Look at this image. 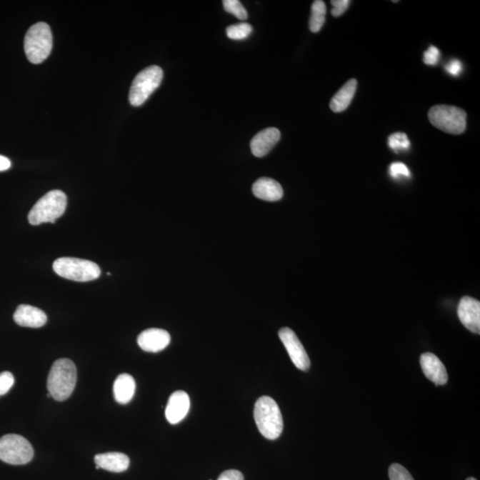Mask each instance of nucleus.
<instances>
[{
  "instance_id": "obj_17",
  "label": "nucleus",
  "mask_w": 480,
  "mask_h": 480,
  "mask_svg": "<svg viewBox=\"0 0 480 480\" xmlns=\"http://www.w3.org/2000/svg\"><path fill=\"white\" fill-rule=\"evenodd\" d=\"M96 466L111 472H123L129 467L130 460L125 454L111 452L94 456Z\"/></svg>"
},
{
  "instance_id": "obj_1",
  "label": "nucleus",
  "mask_w": 480,
  "mask_h": 480,
  "mask_svg": "<svg viewBox=\"0 0 480 480\" xmlns=\"http://www.w3.org/2000/svg\"><path fill=\"white\" fill-rule=\"evenodd\" d=\"M77 384V369L71 359H61L54 363L47 378L51 397L64 401L71 397Z\"/></svg>"
},
{
  "instance_id": "obj_24",
  "label": "nucleus",
  "mask_w": 480,
  "mask_h": 480,
  "mask_svg": "<svg viewBox=\"0 0 480 480\" xmlns=\"http://www.w3.org/2000/svg\"><path fill=\"white\" fill-rule=\"evenodd\" d=\"M389 477L390 480H414L409 471L399 464H394L389 469Z\"/></svg>"
},
{
  "instance_id": "obj_18",
  "label": "nucleus",
  "mask_w": 480,
  "mask_h": 480,
  "mask_svg": "<svg viewBox=\"0 0 480 480\" xmlns=\"http://www.w3.org/2000/svg\"><path fill=\"white\" fill-rule=\"evenodd\" d=\"M358 81L352 79L345 84L338 92L334 94L332 100L330 101V108L334 112L339 114L343 112L350 106L352 99L357 90Z\"/></svg>"
},
{
  "instance_id": "obj_2",
  "label": "nucleus",
  "mask_w": 480,
  "mask_h": 480,
  "mask_svg": "<svg viewBox=\"0 0 480 480\" xmlns=\"http://www.w3.org/2000/svg\"><path fill=\"white\" fill-rule=\"evenodd\" d=\"M258 430L264 438L277 439L284 428L283 417L278 404L268 396L257 399L254 409Z\"/></svg>"
},
{
  "instance_id": "obj_8",
  "label": "nucleus",
  "mask_w": 480,
  "mask_h": 480,
  "mask_svg": "<svg viewBox=\"0 0 480 480\" xmlns=\"http://www.w3.org/2000/svg\"><path fill=\"white\" fill-rule=\"evenodd\" d=\"M34 456V447L23 436L7 434L0 438V460L12 465H24Z\"/></svg>"
},
{
  "instance_id": "obj_21",
  "label": "nucleus",
  "mask_w": 480,
  "mask_h": 480,
  "mask_svg": "<svg viewBox=\"0 0 480 480\" xmlns=\"http://www.w3.org/2000/svg\"><path fill=\"white\" fill-rule=\"evenodd\" d=\"M253 28L249 24H239L231 25L226 30L229 39L234 40H242L249 38L252 34Z\"/></svg>"
},
{
  "instance_id": "obj_10",
  "label": "nucleus",
  "mask_w": 480,
  "mask_h": 480,
  "mask_svg": "<svg viewBox=\"0 0 480 480\" xmlns=\"http://www.w3.org/2000/svg\"><path fill=\"white\" fill-rule=\"evenodd\" d=\"M458 317L463 325L472 333H480V303L470 296L461 298L458 305Z\"/></svg>"
},
{
  "instance_id": "obj_23",
  "label": "nucleus",
  "mask_w": 480,
  "mask_h": 480,
  "mask_svg": "<svg viewBox=\"0 0 480 480\" xmlns=\"http://www.w3.org/2000/svg\"><path fill=\"white\" fill-rule=\"evenodd\" d=\"M224 7L226 12L234 14L239 20H246L249 14L239 0H224Z\"/></svg>"
},
{
  "instance_id": "obj_16",
  "label": "nucleus",
  "mask_w": 480,
  "mask_h": 480,
  "mask_svg": "<svg viewBox=\"0 0 480 480\" xmlns=\"http://www.w3.org/2000/svg\"><path fill=\"white\" fill-rule=\"evenodd\" d=\"M253 194L256 198L265 201H279L283 198V189L277 181L263 177L253 185Z\"/></svg>"
},
{
  "instance_id": "obj_3",
  "label": "nucleus",
  "mask_w": 480,
  "mask_h": 480,
  "mask_svg": "<svg viewBox=\"0 0 480 480\" xmlns=\"http://www.w3.org/2000/svg\"><path fill=\"white\" fill-rule=\"evenodd\" d=\"M67 196L59 190L51 191L44 195L29 213L28 220L31 225L56 223L66 210Z\"/></svg>"
},
{
  "instance_id": "obj_26",
  "label": "nucleus",
  "mask_w": 480,
  "mask_h": 480,
  "mask_svg": "<svg viewBox=\"0 0 480 480\" xmlns=\"http://www.w3.org/2000/svg\"><path fill=\"white\" fill-rule=\"evenodd\" d=\"M14 384V377L12 373L3 372L0 374V396L7 394Z\"/></svg>"
},
{
  "instance_id": "obj_29",
  "label": "nucleus",
  "mask_w": 480,
  "mask_h": 480,
  "mask_svg": "<svg viewBox=\"0 0 480 480\" xmlns=\"http://www.w3.org/2000/svg\"><path fill=\"white\" fill-rule=\"evenodd\" d=\"M446 70L450 75L458 76L463 71V64H461L459 60H453L449 64H447Z\"/></svg>"
},
{
  "instance_id": "obj_30",
  "label": "nucleus",
  "mask_w": 480,
  "mask_h": 480,
  "mask_svg": "<svg viewBox=\"0 0 480 480\" xmlns=\"http://www.w3.org/2000/svg\"><path fill=\"white\" fill-rule=\"evenodd\" d=\"M217 480H244V476L237 470H229L223 472Z\"/></svg>"
},
{
  "instance_id": "obj_19",
  "label": "nucleus",
  "mask_w": 480,
  "mask_h": 480,
  "mask_svg": "<svg viewBox=\"0 0 480 480\" xmlns=\"http://www.w3.org/2000/svg\"><path fill=\"white\" fill-rule=\"evenodd\" d=\"M136 392V381L129 374H119L114 385L116 401L122 405L129 403Z\"/></svg>"
},
{
  "instance_id": "obj_14",
  "label": "nucleus",
  "mask_w": 480,
  "mask_h": 480,
  "mask_svg": "<svg viewBox=\"0 0 480 480\" xmlns=\"http://www.w3.org/2000/svg\"><path fill=\"white\" fill-rule=\"evenodd\" d=\"M280 139V132L276 127L261 131L251 141L250 147L254 156L264 157L270 152Z\"/></svg>"
},
{
  "instance_id": "obj_15",
  "label": "nucleus",
  "mask_w": 480,
  "mask_h": 480,
  "mask_svg": "<svg viewBox=\"0 0 480 480\" xmlns=\"http://www.w3.org/2000/svg\"><path fill=\"white\" fill-rule=\"evenodd\" d=\"M14 322L21 326L39 329L47 322V316L42 310L31 305L21 304L14 314Z\"/></svg>"
},
{
  "instance_id": "obj_5",
  "label": "nucleus",
  "mask_w": 480,
  "mask_h": 480,
  "mask_svg": "<svg viewBox=\"0 0 480 480\" xmlns=\"http://www.w3.org/2000/svg\"><path fill=\"white\" fill-rule=\"evenodd\" d=\"M53 269L60 277L77 282L92 281L101 275V269L96 264L74 257L59 258L54 261Z\"/></svg>"
},
{
  "instance_id": "obj_32",
  "label": "nucleus",
  "mask_w": 480,
  "mask_h": 480,
  "mask_svg": "<svg viewBox=\"0 0 480 480\" xmlns=\"http://www.w3.org/2000/svg\"><path fill=\"white\" fill-rule=\"evenodd\" d=\"M466 480H477V479H474V478H469V479H467Z\"/></svg>"
},
{
  "instance_id": "obj_4",
  "label": "nucleus",
  "mask_w": 480,
  "mask_h": 480,
  "mask_svg": "<svg viewBox=\"0 0 480 480\" xmlns=\"http://www.w3.org/2000/svg\"><path fill=\"white\" fill-rule=\"evenodd\" d=\"M53 49V35L49 24L38 23L29 29L24 38V51L31 64L43 63Z\"/></svg>"
},
{
  "instance_id": "obj_11",
  "label": "nucleus",
  "mask_w": 480,
  "mask_h": 480,
  "mask_svg": "<svg viewBox=\"0 0 480 480\" xmlns=\"http://www.w3.org/2000/svg\"><path fill=\"white\" fill-rule=\"evenodd\" d=\"M171 336L166 330L150 329L144 331L137 338V343L141 350L147 352H157L165 350L169 346Z\"/></svg>"
},
{
  "instance_id": "obj_31",
  "label": "nucleus",
  "mask_w": 480,
  "mask_h": 480,
  "mask_svg": "<svg viewBox=\"0 0 480 480\" xmlns=\"http://www.w3.org/2000/svg\"><path fill=\"white\" fill-rule=\"evenodd\" d=\"M11 167V161L9 159L5 156L0 155V172L9 170Z\"/></svg>"
},
{
  "instance_id": "obj_13",
  "label": "nucleus",
  "mask_w": 480,
  "mask_h": 480,
  "mask_svg": "<svg viewBox=\"0 0 480 480\" xmlns=\"http://www.w3.org/2000/svg\"><path fill=\"white\" fill-rule=\"evenodd\" d=\"M420 363L425 376L436 385H445L449 381V374L444 364L437 356L426 352L421 356Z\"/></svg>"
},
{
  "instance_id": "obj_7",
  "label": "nucleus",
  "mask_w": 480,
  "mask_h": 480,
  "mask_svg": "<svg viewBox=\"0 0 480 480\" xmlns=\"http://www.w3.org/2000/svg\"><path fill=\"white\" fill-rule=\"evenodd\" d=\"M163 79L162 69L159 66L145 68L134 78L129 92V101L134 107L141 106L158 89Z\"/></svg>"
},
{
  "instance_id": "obj_12",
  "label": "nucleus",
  "mask_w": 480,
  "mask_h": 480,
  "mask_svg": "<svg viewBox=\"0 0 480 480\" xmlns=\"http://www.w3.org/2000/svg\"><path fill=\"white\" fill-rule=\"evenodd\" d=\"M190 397L184 391H177L170 396L166 409V420L171 424H179L186 417L190 410Z\"/></svg>"
},
{
  "instance_id": "obj_6",
  "label": "nucleus",
  "mask_w": 480,
  "mask_h": 480,
  "mask_svg": "<svg viewBox=\"0 0 480 480\" xmlns=\"http://www.w3.org/2000/svg\"><path fill=\"white\" fill-rule=\"evenodd\" d=\"M429 119L443 132L461 134L466 129V112L450 105H436L428 114Z\"/></svg>"
},
{
  "instance_id": "obj_28",
  "label": "nucleus",
  "mask_w": 480,
  "mask_h": 480,
  "mask_svg": "<svg viewBox=\"0 0 480 480\" xmlns=\"http://www.w3.org/2000/svg\"><path fill=\"white\" fill-rule=\"evenodd\" d=\"M350 4V0H333V1H331V5L333 6L332 12L331 13H332L333 16H341L348 9Z\"/></svg>"
},
{
  "instance_id": "obj_9",
  "label": "nucleus",
  "mask_w": 480,
  "mask_h": 480,
  "mask_svg": "<svg viewBox=\"0 0 480 480\" xmlns=\"http://www.w3.org/2000/svg\"><path fill=\"white\" fill-rule=\"evenodd\" d=\"M279 336L294 366L301 371H308L311 366V360L294 331L289 327H283L279 330Z\"/></svg>"
},
{
  "instance_id": "obj_20",
  "label": "nucleus",
  "mask_w": 480,
  "mask_h": 480,
  "mask_svg": "<svg viewBox=\"0 0 480 480\" xmlns=\"http://www.w3.org/2000/svg\"><path fill=\"white\" fill-rule=\"evenodd\" d=\"M326 6L322 0H316L311 6V16L309 26L314 34L321 30L326 21Z\"/></svg>"
},
{
  "instance_id": "obj_25",
  "label": "nucleus",
  "mask_w": 480,
  "mask_h": 480,
  "mask_svg": "<svg viewBox=\"0 0 480 480\" xmlns=\"http://www.w3.org/2000/svg\"><path fill=\"white\" fill-rule=\"evenodd\" d=\"M390 174L394 179H400V178H409L411 173L405 164L401 162L392 163L390 166Z\"/></svg>"
},
{
  "instance_id": "obj_27",
  "label": "nucleus",
  "mask_w": 480,
  "mask_h": 480,
  "mask_svg": "<svg viewBox=\"0 0 480 480\" xmlns=\"http://www.w3.org/2000/svg\"><path fill=\"white\" fill-rule=\"evenodd\" d=\"M440 58V52L437 47L431 46L429 47V49L424 54V61L425 64L431 65V66H434V65L439 63Z\"/></svg>"
},
{
  "instance_id": "obj_22",
  "label": "nucleus",
  "mask_w": 480,
  "mask_h": 480,
  "mask_svg": "<svg viewBox=\"0 0 480 480\" xmlns=\"http://www.w3.org/2000/svg\"><path fill=\"white\" fill-rule=\"evenodd\" d=\"M389 146L396 154L402 151L409 150L410 147V141L405 133L398 132L392 134L388 139Z\"/></svg>"
}]
</instances>
